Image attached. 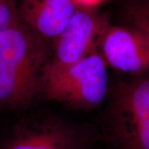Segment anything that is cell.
Returning <instances> with one entry per match:
<instances>
[{
	"instance_id": "1",
	"label": "cell",
	"mask_w": 149,
	"mask_h": 149,
	"mask_svg": "<svg viewBox=\"0 0 149 149\" xmlns=\"http://www.w3.org/2000/svg\"><path fill=\"white\" fill-rule=\"evenodd\" d=\"M51 53L21 18L0 33V109H25L42 95Z\"/></svg>"
},
{
	"instance_id": "2",
	"label": "cell",
	"mask_w": 149,
	"mask_h": 149,
	"mask_svg": "<svg viewBox=\"0 0 149 149\" xmlns=\"http://www.w3.org/2000/svg\"><path fill=\"white\" fill-rule=\"evenodd\" d=\"M100 133L112 149H149V73L113 87Z\"/></svg>"
},
{
	"instance_id": "3",
	"label": "cell",
	"mask_w": 149,
	"mask_h": 149,
	"mask_svg": "<svg viewBox=\"0 0 149 149\" xmlns=\"http://www.w3.org/2000/svg\"><path fill=\"white\" fill-rule=\"evenodd\" d=\"M101 138L92 124L40 113L17 123L0 149H92Z\"/></svg>"
},
{
	"instance_id": "4",
	"label": "cell",
	"mask_w": 149,
	"mask_h": 149,
	"mask_svg": "<svg viewBox=\"0 0 149 149\" xmlns=\"http://www.w3.org/2000/svg\"><path fill=\"white\" fill-rule=\"evenodd\" d=\"M108 65L98 47L78 62L47 74L42 95L75 109H94L109 95Z\"/></svg>"
},
{
	"instance_id": "5",
	"label": "cell",
	"mask_w": 149,
	"mask_h": 149,
	"mask_svg": "<svg viewBox=\"0 0 149 149\" xmlns=\"http://www.w3.org/2000/svg\"><path fill=\"white\" fill-rule=\"evenodd\" d=\"M109 24L91 8L79 6L62 32L52 43L47 74L78 62L98 47L102 32Z\"/></svg>"
},
{
	"instance_id": "6",
	"label": "cell",
	"mask_w": 149,
	"mask_h": 149,
	"mask_svg": "<svg viewBox=\"0 0 149 149\" xmlns=\"http://www.w3.org/2000/svg\"><path fill=\"white\" fill-rule=\"evenodd\" d=\"M98 50L108 67L130 76L149 73V47L141 34L128 26L108 24Z\"/></svg>"
},
{
	"instance_id": "7",
	"label": "cell",
	"mask_w": 149,
	"mask_h": 149,
	"mask_svg": "<svg viewBox=\"0 0 149 149\" xmlns=\"http://www.w3.org/2000/svg\"><path fill=\"white\" fill-rule=\"evenodd\" d=\"M16 2L22 21L51 46L79 7L74 0H16Z\"/></svg>"
},
{
	"instance_id": "8",
	"label": "cell",
	"mask_w": 149,
	"mask_h": 149,
	"mask_svg": "<svg viewBox=\"0 0 149 149\" xmlns=\"http://www.w3.org/2000/svg\"><path fill=\"white\" fill-rule=\"evenodd\" d=\"M122 16L126 26L139 32L149 47V0H126Z\"/></svg>"
},
{
	"instance_id": "9",
	"label": "cell",
	"mask_w": 149,
	"mask_h": 149,
	"mask_svg": "<svg viewBox=\"0 0 149 149\" xmlns=\"http://www.w3.org/2000/svg\"><path fill=\"white\" fill-rule=\"evenodd\" d=\"M19 20L16 0H0V33Z\"/></svg>"
},
{
	"instance_id": "10",
	"label": "cell",
	"mask_w": 149,
	"mask_h": 149,
	"mask_svg": "<svg viewBox=\"0 0 149 149\" xmlns=\"http://www.w3.org/2000/svg\"><path fill=\"white\" fill-rule=\"evenodd\" d=\"M74 1L78 6L89 8V6L94 5L100 0H74Z\"/></svg>"
}]
</instances>
